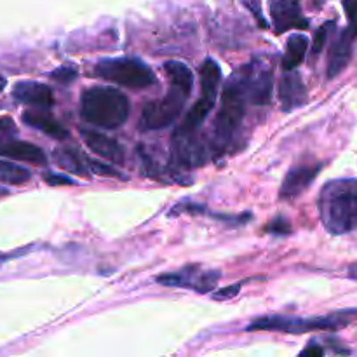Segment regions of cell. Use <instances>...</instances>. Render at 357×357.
<instances>
[{"label": "cell", "instance_id": "23", "mask_svg": "<svg viewBox=\"0 0 357 357\" xmlns=\"http://www.w3.org/2000/svg\"><path fill=\"white\" fill-rule=\"evenodd\" d=\"M31 173L17 164L0 160V181L7 185H23L30 181Z\"/></svg>", "mask_w": 357, "mask_h": 357}, {"label": "cell", "instance_id": "1", "mask_svg": "<svg viewBox=\"0 0 357 357\" xmlns=\"http://www.w3.org/2000/svg\"><path fill=\"white\" fill-rule=\"evenodd\" d=\"M321 222L333 236H344L357 227V180L337 178L328 181L317 201Z\"/></svg>", "mask_w": 357, "mask_h": 357}, {"label": "cell", "instance_id": "18", "mask_svg": "<svg viewBox=\"0 0 357 357\" xmlns=\"http://www.w3.org/2000/svg\"><path fill=\"white\" fill-rule=\"evenodd\" d=\"M52 159L56 160V164L61 169L68 171V173L79 174V176H87L89 174L87 157L75 146H58L52 152Z\"/></svg>", "mask_w": 357, "mask_h": 357}, {"label": "cell", "instance_id": "7", "mask_svg": "<svg viewBox=\"0 0 357 357\" xmlns=\"http://www.w3.org/2000/svg\"><path fill=\"white\" fill-rule=\"evenodd\" d=\"M211 152V143L202 139L197 131H181L176 129L171 143L173 164L178 167H199L206 164Z\"/></svg>", "mask_w": 357, "mask_h": 357}, {"label": "cell", "instance_id": "10", "mask_svg": "<svg viewBox=\"0 0 357 357\" xmlns=\"http://www.w3.org/2000/svg\"><path fill=\"white\" fill-rule=\"evenodd\" d=\"M321 164H303V166H296L293 169L288 171V174L284 176V181L281 185V192H279V197L281 199H295L298 197L302 192H305L307 188L312 185V181L316 180V176L321 171Z\"/></svg>", "mask_w": 357, "mask_h": 357}, {"label": "cell", "instance_id": "35", "mask_svg": "<svg viewBox=\"0 0 357 357\" xmlns=\"http://www.w3.org/2000/svg\"><path fill=\"white\" fill-rule=\"evenodd\" d=\"M6 86H7V80L3 79L2 75H0V91H3V87H6Z\"/></svg>", "mask_w": 357, "mask_h": 357}, {"label": "cell", "instance_id": "30", "mask_svg": "<svg viewBox=\"0 0 357 357\" xmlns=\"http://www.w3.org/2000/svg\"><path fill=\"white\" fill-rule=\"evenodd\" d=\"M241 286H243V284H241V282H239V284H232V286H227V288L218 289V291L213 293V298H215V300H229V298H232V296L239 295Z\"/></svg>", "mask_w": 357, "mask_h": 357}, {"label": "cell", "instance_id": "2", "mask_svg": "<svg viewBox=\"0 0 357 357\" xmlns=\"http://www.w3.org/2000/svg\"><path fill=\"white\" fill-rule=\"evenodd\" d=\"M246 66L237 70L229 82L225 84L222 93V107L216 114L215 128H213L211 152L218 155L229 146L230 139L236 135L237 129L243 124L244 114H246Z\"/></svg>", "mask_w": 357, "mask_h": 357}, {"label": "cell", "instance_id": "12", "mask_svg": "<svg viewBox=\"0 0 357 357\" xmlns=\"http://www.w3.org/2000/svg\"><path fill=\"white\" fill-rule=\"evenodd\" d=\"M279 101L284 112L296 110L307 103V89L298 72L286 70L279 82Z\"/></svg>", "mask_w": 357, "mask_h": 357}, {"label": "cell", "instance_id": "5", "mask_svg": "<svg viewBox=\"0 0 357 357\" xmlns=\"http://www.w3.org/2000/svg\"><path fill=\"white\" fill-rule=\"evenodd\" d=\"M94 73L100 79L128 89H146L157 82L153 70L136 58L103 59L94 66Z\"/></svg>", "mask_w": 357, "mask_h": 357}, {"label": "cell", "instance_id": "6", "mask_svg": "<svg viewBox=\"0 0 357 357\" xmlns=\"http://www.w3.org/2000/svg\"><path fill=\"white\" fill-rule=\"evenodd\" d=\"M187 98L188 96L183 91H180L178 87H171L166 96L145 105L139 128L145 131H157V129H164L173 124L174 119L183 110Z\"/></svg>", "mask_w": 357, "mask_h": 357}, {"label": "cell", "instance_id": "27", "mask_svg": "<svg viewBox=\"0 0 357 357\" xmlns=\"http://www.w3.org/2000/svg\"><path fill=\"white\" fill-rule=\"evenodd\" d=\"M51 79L59 84H70L77 79V70H73L72 66H59L54 72H51Z\"/></svg>", "mask_w": 357, "mask_h": 357}, {"label": "cell", "instance_id": "28", "mask_svg": "<svg viewBox=\"0 0 357 357\" xmlns=\"http://www.w3.org/2000/svg\"><path fill=\"white\" fill-rule=\"evenodd\" d=\"M243 3L248 7V9H250V13L253 14V17H255V20H257L258 26L264 28V30H265V28H268L267 20H265L264 13H261L260 0H243Z\"/></svg>", "mask_w": 357, "mask_h": 357}, {"label": "cell", "instance_id": "26", "mask_svg": "<svg viewBox=\"0 0 357 357\" xmlns=\"http://www.w3.org/2000/svg\"><path fill=\"white\" fill-rule=\"evenodd\" d=\"M344 9L349 20V31L357 37V0H344Z\"/></svg>", "mask_w": 357, "mask_h": 357}, {"label": "cell", "instance_id": "29", "mask_svg": "<svg viewBox=\"0 0 357 357\" xmlns=\"http://www.w3.org/2000/svg\"><path fill=\"white\" fill-rule=\"evenodd\" d=\"M268 234H278V236H286V234L291 232V225L286 222L282 216H278L275 220H272L271 225L267 227Z\"/></svg>", "mask_w": 357, "mask_h": 357}, {"label": "cell", "instance_id": "8", "mask_svg": "<svg viewBox=\"0 0 357 357\" xmlns=\"http://www.w3.org/2000/svg\"><path fill=\"white\" fill-rule=\"evenodd\" d=\"M157 282L171 288H187L197 293H209L216 288L220 281V272L216 271H199L197 267L181 268L178 272L157 275Z\"/></svg>", "mask_w": 357, "mask_h": 357}, {"label": "cell", "instance_id": "22", "mask_svg": "<svg viewBox=\"0 0 357 357\" xmlns=\"http://www.w3.org/2000/svg\"><path fill=\"white\" fill-rule=\"evenodd\" d=\"M162 68L166 72V75L169 77L171 86L178 87V89L183 91L188 96L192 91V86H194V73H192V70L181 61H166Z\"/></svg>", "mask_w": 357, "mask_h": 357}, {"label": "cell", "instance_id": "16", "mask_svg": "<svg viewBox=\"0 0 357 357\" xmlns=\"http://www.w3.org/2000/svg\"><path fill=\"white\" fill-rule=\"evenodd\" d=\"M0 155L7 157V159L21 160V162L37 164V166H44L47 162V157L42 152L40 146L28 142H20V139L0 142Z\"/></svg>", "mask_w": 357, "mask_h": 357}, {"label": "cell", "instance_id": "4", "mask_svg": "<svg viewBox=\"0 0 357 357\" xmlns=\"http://www.w3.org/2000/svg\"><path fill=\"white\" fill-rule=\"evenodd\" d=\"M357 319V309L340 310V312L328 314V316L310 317H286V316H267L253 321L248 324L246 331H282V333H309V331H323V330H340L347 326L352 321Z\"/></svg>", "mask_w": 357, "mask_h": 357}, {"label": "cell", "instance_id": "33", "mask_svg": "<svg viewBox=\"0 0 357 357\" xmlns=\"http://www.w3.org/2000/svg\"><path fill=\"white\" fill-rule=\"evenodd\" d=\"M300 356H312V357H321V356H324V349L321 347L319 344H316V342H310V344L307 345V347L303 349L302 352H300Z\"/></svg>", "mask_w": 357, "mask_h": 357}, {"label": "cell", "instance_id": "21", "mask_svg": "<svg viewBox=\"0 0 357 357\" xmlns=\"http://www.w3.org/2000/svg\"><path fill=\"white\" fill-rule=\"evenodd\" d=\"M215 105H216V100H213V98H208V96H202L201 94V98L195 101V105L192 107V110L188 112L187 117L183 119V122H181V126L178 129H181V131H199V128H201L202 122L206 121V117L211 114Z\"/></svg>", "mask_w": 357, "mask_h": 357}, {"label": "cell", "instance_id": "36", "mask_svg": "<svg viewBox=\"0 0 357 357\" xmlns=\"http://www.w3.org/2000/svg\"><path fill=\"white\" fill-rule=\"evenodd\" d=\"M0 258H2V255H0Z\"/></svg>", "mask_w": 357, "mask_h": 357}, {"label": "cell", "instance_id": "20", "mask_svg": "<svg viewBox=\"0 0 357 357\" xmlns=\"http://www.w3.org/2000/svg\"><path fill=\"white\" fill-rule=\"evenodd\" d=\"M309 49V38L302 33L289 35L288 42H286V51L282 56V68L284 70H295L300 63L303 61Z\"/></svg>", "mask_w": 357, "mask_h": 357}, {"label": "cell", "instance_id": "32", "mask_svg": "<svg viewBox=\"0 0 357 357\" xmlns=\"http://www.w3.org/2000/svg\"><path fill=\"white\" fill-rule=\"evenodd\" d=\"M16 132V124L10 117H0V138Z\"/></svg>", "mask_w": 357, "mask_h": 357}, {"label": "cell", "instance_id": "15", "mask_svg": "<svg viewBox=\"0 0 357 357\" xmlns=\"http://www.w3.org/2000/svg\"><path fill=\"white\" fill-rule=\"evenodd\" d=\"M356 37L349 31V28L342 30L337 40L333 42L330 49V58H328V79H335L338 73L344 72L352 58V44Z\"/></svg>", "mask_w": 357, "mask_h": 357}, {"label": "cell", "instance_id": "3", "mask_svg": "<svg viewBox=\"0 0 357 357\" xmlns=\"http://www.w3.org/2000/svg\"><path fill=\"white\" fill-rule=\"evenodd\" d=\"M129 100L114 87H89L80 98V117L103 129H117L128 121Z\"/></svg>", "mask_w": 357, "mask_h": 357}, {"label": "cell", "instance_id": "19", "mask_svg": "<svg viewBox=\"0 0 357 357\" xmlns=\"http://www.w3.org/2000/svg\"><path fill=\"white\" fill-rule=\"evenodd\" d=\"M199 79H201V94L216 100L218 98L220 82H222V70L220 65L213 58L204 59L199 70Z\"/></svg>", "mask_w": 357, "mask_h": 357}, {"label": "cell", "instance_id": "13", "mask_svg": "<svg viewBox=\"0 0 357 357\" xmlns=\"http://www.w3.org/2000/svg\"><path fill=\"white\" fill-rule=\"evenodd\" d=\"M80 136L96 155L103 157L114 164H121L124 160V149L117 139L110 138L103 132L94 131V129H80Z\"/></svg>", "mask_w": 357, "mask_h": 357}, {"label": "cell", "instance_id": "34", "mask_svg": "<svg viewBox=\"0 0 357 357\" xmlns=\"http://www.w3.org/2000/svg\"><path fill=\"white\" fill-rule=\"evenodd\" d=\"M347 275H349V278H351V279H354V281H357V261H356V264L349 265Z\"/></svg>", "mask_w": 357, "mask_h": 357}, {"label": "cell", "instance_id": "11", "mask_svg": "<svg viewBox=\"0 0 357 357\" xmlns=\"http://www.w3.org/2000/svg\"><path fill=\"white\" fill-rule=\"evenodd\" d=\"M246 66V94L248 101L255 105H267L272 98V91H274V80H272L271 70H264L257 72L253 63Z\"/></svg>", "mask_w": 357, "mask_h": 357}, {"label": "cell", "instance_id": "14", "mask_svg": "<svg viewBox=\"0 0 357 357\" xmlns=\"http://www.w3.org/2000/svg\"><path fill=\"white\" fill-rule=\"evenodd\" d=\"M13 96L20 103L31 107L49 108L54 105L52 89L42 82H17L13 89Z\"/></svg>", "mask_w": 357, "mask_h": 357}, {"label": "cell", "instance_id": "17", "mask_svg": "<svg viewBox=\"0 0 357 357\" xmlns=\"http://www.w3.org/2000/svg\"><path fill=\"white\" fill-rule=\"evenodd\" d=\"M23 122L30 128L40 129L45 135L52 136L56 139H66L68 138V129L63 128L49 112L44 110H26L23 112Z\"/></svg>", "mask_w": 357, "mask_h": 357}, {"label": "cell", "instance_id": "9", "mask_svg": "<svg viewBox=\"0 0 357 357\" xmlns=\"http://www.w3.org/2000/svg\"><path fill=\"white\" fill-rule=\"evenodd\" d=\"M271 14L275 33L309 28V21L303 17L300 3L296 0H274L271 3Z\"/></svg>", "mask_w": 357, "mask_h": 357}, {"label": "cell", "instance_id": "25", "mask_svg": "<svg viewBox=\"0 0 357 357\" xmlns=\"http://www.w3.org/2000/svg\"><path fill=\"white\" fill-rule=\"evenodd\" d=\"M87 167H89V171H93V173L100 174V176H110V178H119V180H128V176H124L122 173H119L115 167L108 166L107 162H100V160L87 159Z\"/></svg>", "mask_w": 357, "mask_h": 357}, {"label": "cell", "instance_id": "24", "mask_svg": "<svg viewBox=\"0 0 357 357\" xmlns=\"http://www.w3.org/2000/svg\"><path fill=\"white\" fill-rule=\"evenodd\" d=\"M333 30H335V21H326V23H324L323 26L316 31V37H314V42H312V56L321 54V51H323L328 37H330V33Z\"/></svg>", "mask_w": 357, "mask_h": 357}, {"label": "cell", "instance_id": "31", "mask_svg": "<svg viewBox=\"0 0 357 357\" xmlns=\"http://www.w3.org/2000/svg\"><path fill=\"white\" fill-rule=\"evenodd\" d=\"M44 181L49 185H75L72 178L65 176V174H56V173H44Z\"/></svg>", "mask_w": 357, "mask_h": 357}]
</instances>
